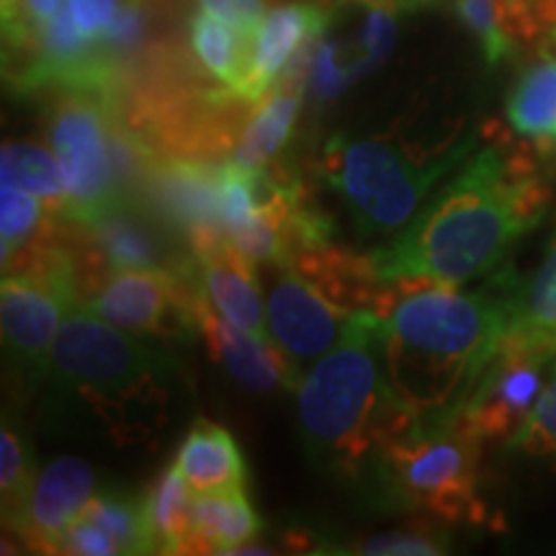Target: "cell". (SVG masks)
I'll return each instance as SVG.
<instances>
[{
  "label": "cell",
  "mask_w": 556,
  "mask_h": 556,
  "mask_svg": "<svg viewBox=\"0 0 556 556\" xmlns=\"http://www.w3.org/2000/svg\"><path fill=\"white\" fill-rule=\"evenodd\" d=\"M328 21L330 13L312 3H289L270 9L250 41L248 70L238 99L258 106L274 90L276 80H281L283 73L294 65L299 52H304L312 41L323 37Z\"/></svg>",
  "instance_id": "13"
},
{
  "label": "cell",
  "mask_w": 556,
  "mask_h": 556,
  "mask_svg": "<svg viewBox=\"0 0 556 556\" xmlns=\"http://www.w3.org/2000/svg\"><path fill=\"white\" fill-rule=\"evenodd\" d=\"M482 441L451 420H420L381 443L364 471L381 503L422 510L443 523H484L477 495Z\"/></svg>",
  "instance_id": "6"
},
{
  "label": "cell",
  "mask_w": 556,
  "mask_h": 556,
  "mask_svg": "<svg viewBox=\"0 0 556 556\" xmlns=\"http://www.w3.org/2000/svg\"><path fill=\"white\" fill-rule=\"evenodd\" d=\"M361 3H387L392 9H417V5H430L438 3V0H361Z\"/></svg>",
  "instance_id": "37"
},
{
  "label": "cell",
  "mask_w": 556,
  "mask_h": 556,
  "mask_svg": "<svg viewBox=\"0 0 556 556\" xmlns=\"http://www.w3.org/2000/svg\"><path fill=\"white\" fill-rule=\"evenodd\" d=\"M554 361L556 336L510 328L454 413L441 420L456 422L482 443H513L536 405L544 371Z\"/></svg>",
  "instance_id": "7"
},
{
  "label": "cell",
  "mask_w": 556,
  "mask_h": 556,
  "mask_svg": "<svg viewBox=\"0 0 556 556\" xmlns=\"http://www.w3.org/2000/svg\"><path fill=\"white\" fill-rule=\"evenodd\" d=\"M281 274L270 283L266 317L274 343L289 358L296 379L302 381L312 364L330 353L343 340L356 315L338 307L309 278L291 266H278Z\"/></svg>",
  "instance_id": "11"
},
{
  "label": "cell",
  "mask_w": 556,
  "mask_h": 556,
  "mask_svg": "<svg viewBox=\"0 0 556 556\" xmlns=\"http://www.w3.org/2000/svg\"><path fill=\"white\" fill-rule=\"evenodd\" d=\"M99 492V477L86 458L60 456L39 471L31 495L11 528L31 552L54 554L60 539Z\"/></svg>",
  "instance_id": "12"
},
{
  "label": "cell",
  "mask_w": 556,
  "mask_h": 556,
  "mask_svg": "<svg viewBox=\"0 0 556 556\" xmlns=\"http://www.w3.org/2000/svg\"><path fill=\"white\" fill-rule=\"evenodd\" d=\"M462 24L475 34L486 65H500L516 52L518 31L505 0H454Z\"/></svg>",
  "instance_id": "25"
},
{
  "label": "cell",
  "mask_w": 556,
  "mask_h": 556,
  "mask_svg": "<svg viewBox=\"0 0 556 556\" xmlns=\"http://www.w3.org/2000/svg\"><path fill=\"white\" fill-rule=\"evenodd\" d=\"M80 518H88L114 539L119 554H152L144 497L124 490H99Z\"/></svg>",
  "instance_id": "23"
},
{
  "label": "cell",
  "mask_w": 556,
  "mask_h": 556,
  "mask_svg": "<svg viewBox=\"0 0 556 556\" xmlns=\"http://www.w3.org/2000/svg\"><path fill=\"white\" fill-rule=\"evenodd\" d=\"M510 446L526 451L531 456L556 458V361L552 366V381L541 389L526 426L513 438Z\"/></svg>",
  "instance_id": "28"
},
{
  "label": "cell",
  "mask_w": 556,
  "mask_h": 556,
  "mask_svg": "<svg viewBox=\"0 0 556 556\" xmlns=\"http://www.w3.org/2000/svg\"><path fill=\"white\" fill-rule=\"evenodd\" d=\"M193 492L245 490L248 467L242 451L227 428L201 417L180 443L176 462Z\"/></svg>",
  "instance_id": "17"
},
{
  "label": "cell",
  "mask_w": 556,
  "mask_h": 556,
  "mask_svg": "<svg viewBox=\"0 0 556 556\" xmlns=\"http://www.w3.org/2000/svg\"><path fill=\"white\" fill-rule=\"evenodd\" d=\"M197 281L222 317L253 336L270 338L255 263L248 261L227 238L197 250Z\"/></svg>",
  "instance_id": "15"
},
{
  "label": "cell",
  "mask_w": 556,
  "mask_h": 556,
  "mask_svg": "<svg viewBox=\"0 0 556 556\" xmlns=\"http://www.w3.org/2000/svg\"><path fill=\"white\" fill-rule=\"evenodd\" d=\"M548 201L531 157L490 144L464 160L413 225L368 258L384 281L462 287L495 270L513 242L544 219Z\"/></svg>",
  "instance_id": "1"
},
{
  "label": "cell",
  "mask_w": 556,
  "mask_h": 556,
  "mask_svg": "<svg viewBox=\"0 0 556 556\" xmlns=\"http://www.w3.org/2000/svg\"><path fill=\"white\" fill-rule=\"evenodd\" d=\"M507 119L520 137L533 139L541 150H556V47H546L518 75L507 96Z\"/></svg>",
  "instance_id": "19"
},
{
  "label": "cell",
  "mask_w": 556,
  "mask_h": 556,
  "mask_svg": "<svg viewBox=\"0 0 556 556\" xmlns=\"http://www.w3.org/2000/svg\"><path fill=\"white\" fill-rule=\"evenodd\" d=\"M556 336V238L541 263L531 283L516 291V325Z\"/></svg>",
  "instance_id": "27"
},
{
  "label": "cell",
  "mask_w": 556,
  "mask_h": 556,
  "mask_svg": "<svg viewBox=\"0 0 556 556\" xmlns=\"http://www.w3.org/2000/svg\"><path fill=\"white\" fill-rule=\"evenodd\" d=\"M111 127L114 111L109 93L70 90L54 106L50 142L67 186L65 208L58 217L88 222L119 204L111 165Z\"/></svg>",
  "instance_id": "8"
},
{
  "label": "cell",
  "mask_w": 556,
  "mask_h": 556,
  "mask_svg": "<svg viewBox=\"0 0 556 556\" xmlns=\"http://www.w3.org/2000/svg\"><path fill=\"white\" fill-rule=\"evenodd\" d=\"M176 464L157 477L144 497L152 554H191L193 495Z\"/></svg>",
  "instance_id": "20"
},
{
  "label": "cell",
  "mask_w": 556,
  "mask_h": 556,
  "mask_svg": "<svg viewBox=\"0 0 556 556\" xmlns=\"http://www.w3.org/2000/svg\"><path fill=\"white\" fill-rule=\"evenodd\" d=\"M189 41L199 67L204 70L208 78L217 80L227 93L238 99V90L248 70L250 41L227 21L212 16L206 11L191 16Z\"/></svg>",
  "instance_id": "21"
},
{
  "label": "cell",
  "mask_w": 556,
  "mask_h": 556,
  "mask_svg": "<svg viewBox=\"0 0 556 556\" xmlns=\"http://www.w3.org/2000/svg\"><path fill=\"white\" fill-rule=\"evenodd\" d=\"M199 336L204 338L212 358L248 392L270 394L276 389H291L299 381L289 358L274 340L253 336L229 319L217 317V309L208 304L204 291L199 302Z\"/></svg>",
  "instance_id": "14"
},
{
  "label": "cell",
  "mask_w": 556,
  "mask_h": 556,
  "mask_svg": "<svg viewBox=\"0 0 556 556\" xmlns=\"http://www.w3.org/2000/svg\"><path fill=\"white\" fill-rule=\"evenodd\" d=\"M144 31H148V16H144L142 0H122L119 11L103 34V58L116 67V62L129 58L142 45Z\"/></svg>",
  "instance_id": "31"
},
{
  "label": "cell",
  "mask_w": 556,
  "mask_h": 556,
  "mask_svg": "<svg viewBox=\"0 0 556 556\" xmlns=\"http://www.w3.org/2000/svg\"><path fill=\"white\" fill-rule=\"evenodd\" d=\"M45 381L54 400L103 422L111 435L137 441L163 420L178 364L165 348L78 307L62 323Z\"/></svg>",
  "instance_id": "4"
},
{
  "label": "cell",
  "mask_w": 556,
  "mask_h": 556,
  "mask_svg": "<svg viewBox=\"0 0 556 556\" xmlns=\"http://www.w3.org/2000/svg\"><path fill=\"white\" fill-rule=\"evenodd\" d=\"M361 67L356 60L340 58V47L332 39H317L315 58L309 67V88L319 101H330L351 86L353 80L361 78Z\"/></svg>",
  "instance_id": "29"
},
{
  "label": "cell",
  "mask_w": 556,
  "mask_h": 556,
  "mask_svg": "<svg viewBox=\"0 0 556 556\" xmlns=\"http://www.w3.org/2000/svg\"><path fill=\"white\" fill-rule=\"evenodd\" d=\"M122 0H65V11L83 37L101 50L103 34L119 11Z\"/></svg>",
  "instance_id": "33"
},
{
  "label": "cell",
  "mask_w": 556,
  "mask_h": 556,
  "mask_svg": "<svg viewBox=\"0 0 556 556\" xmlns=\"http://www.w3.org/2000/svg\"><path fill=\"white\" fill-rule=\"evenodd\" d=\"M65 5V0H18V24L5 31V41L11 39L13 47H24L34 31L50 24Z\"/></svg>",
  "instance_id": "36"
},
{
  "label": "cell",
  "mask_w": 556,
  "mask_h": 556,
  "mask_svg": "<svg viewBox=\"0 0 556 556\" xmlns=\"http://www.w3.org/2000/svg\"><path fill=\"white\" fill-rule=\"evenodd\" d=\"M199 11L212 13L229 26H235L242 37L253 41L255 31H258L261 21L266 18V0H197Z\"/></svg>",
  "instance_id": "34"
},
{
  "label": "cell",
  "mask_w": 556,
  "mask_h": 556,
  "mask_svg": "<svg viewBox=\"0 0 556 556\" xmlns=\"http://www.w3.org/2000/svg\"><path fill=\"white\" fill-rule=\"evenodd\" d=\"M296 417L304 454L338 477H364L381 443L422 420L387 377L381 317L361 312L343 340L309 366L299 381Z\"/></svg>",
  "instance_id": "3"
},
{
  "label": "cell",
  "mask_w": 556,
  "mask_h": 556,
  "mask_svg": "<svg viewBox=\"0 0 556 556\" xmlns=\"http://www.w3.org/2000/svg\"><path fill=\"white\" fill-rule=\"evenodd\" d=\"M54 554H75V556H111L119 554V546L109 533H103L99 526L90 523L88 518H78L65 536L60 539Z\"/></svg>",
  "instance_id": "35"
},
{
  "label": "cell",
  "mask_w": 556,
  "mask_h": 556,
  "mask_svg": "<svg viewBox=\"0 0 556 556\" xmlns=\"http://www.w3.org/2000/svg\"><path fill=\"white\" fill-rule=\"evenodd\" d=\"M222 165L201 157L157 155L144 176L139 201L168 225L193 253L225 240L222 225Z\"/></svg>",
  "instance_id": "10"
},
{
  "label": "cell",
  "mask_w": 556,
  "mask_h": 556,
  "mask_svg": "<svg viewBox=\"0 0 556 556\" xmlns=\"http://www.w3.org/2000/svg\"><path fill=\"white\" fill-rule=\"evenodd\" d=\"M0 176H3V184L29 191L45 201L47 212L52 217H58L62 208H65L67 186L65 176H62L60 160L50 150L41 148V144L3 142V150H0Z\"/></svg>",
  "instance_id": "22"
},
{
  "label": "cell",
  "mask_w": 556,
  "mask_h": 556,
  "mask_svg": "<svg viewBox=\"0 0 556 556\" xmlns=\"http://www.w3.org/2000/svg\"><path fill=\"white\" fill-rule=\"evenodd\" d=\"M199 302L197 270L186 276L160 268H135L109 274L80 307L131 336L173 345L199 332Z\"/></svg>",
  "instance_id": "9"
},
{
  "label": "cell",
  "mask_w": 556,
  "mask_h": 556,
  "mask_svg": "<svg viewBox=\"0 0 556 556\" xmlns=\"http://www.w3.org/2000/svg\"><path fill=\"white\" fill-rule=\"evenodd\" d=\"M304 78H309L307 60L299 67L296 60L283 78L278 80V88L270 90L258 103V111L253 119L245 124L242 135L232 150V163L248 170H261L276 160L278 152L289 144L294 135V124L302 109Z\"/></svg>",
  "instance_id": "16"
},
{
  "label": "cell",
  "mask_w": 556,
  "mask_h": 556,
  "mask_svg": "<svg viewBox=\"0 0 556 556\" xmlns=\"http://www.w3.org/2000/svg\"><path fill=\"white\" fill-rule=\"evenodd\" d=\"M37 477L29 441L9 417H3V428H0V500H3L5 526H11L21 516Z\"/></svg>",
  "instance_id": "24"
},
{
  "label": "cell",
  "mask_w": 556,
  "mask_h": 556,
  "mask_svg": "<svg viewBox=\"0 0 556 556\" xmlns=\"http://www.w3.org/2000/svg\"><path fill=\"white\" fill-rule=\"evenodd\" d=\"M351 552L368 556H435L448 552V541L435 528L417 526L407 528V531H392L364 539Z\"/></svg>",
  "instance_id": "30"
},
{
  "label": "cell",
  "mask_w": 556,
  "mask_h": 556,
  "mask_svg": "<svg viewBox=\"0 0 556 556\" xmlns=\"http://www.w3.org/2000/svg\"><path fill=\"white\" fill-rule=\"evenodd\" d=\"M261 533L245 490L193 492L191 554H235Z\"/></svg>",
  "instance_id": "18"
},
{
  "label": "cell",
  "mask_w": 556,
  "mask_h": 556,
  "mask_svg": "<svg viewBox=\"0 0 556 556\" xmlns=\"http://www.w3.org/2000/svg\"><path fill=\"white\" fill-rule=\"evenodd\" d=\"M366 16L361 26V58L366 70L381 65L397 39V9L387 3H364Z\"/></svg>",
  "instance_id": "32"
},
{
  "label": "cell",
  "mask_w": 556,
  "mask_h": 556,
  "mask_svg": "<svg viewBox=\"0 0 556 556\" xmlns=\"http://www.w3.org/2000/svg\"><path fill=\"white\" fill-rule=\"evenodd\" d=\"M47 217L50 212H47L45 201L29 191L3 184L0 189V258H3V268L37 238Z\"/></svg>",
  "instance_id": "26"
},
{
  "label": "cell",
  "mask_w": 556,
  "mask_h": 556,
  "mask_svg": "<svg viewBox=\"0 0 556 556\" xmlns=\"http://www.w3.org/2000/svg\"><path fill=\"white\" fill-rule=\"evenodd\" d=\"M475 142L454 150L413 155L389 139L336 137L323 150V178L343 201L358 240L389 242L413 225L428 199L454 173Z\"/></svg>",
  "instance_id": "5"
},
{
  "label": "cell",
  "mask_w": 556,
  "mask_h": 556,
  "mask_svg": "<svg viewBox=\"0 0 556 556\" xmlns=\"http://www.w3.org/2000/svg\"><path fill=\"white\" fill-rule=\"evenodd\" d=\"M381 317V351L397 397L422 417L451 415L500 340L516 325V291L462 294L448 283L407 281Z\"/></svg>",
  "instance_id": "2"
}]
</instances>
